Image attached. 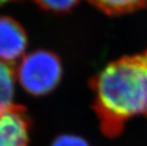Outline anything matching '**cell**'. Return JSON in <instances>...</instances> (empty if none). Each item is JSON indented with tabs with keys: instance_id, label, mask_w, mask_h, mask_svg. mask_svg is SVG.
Returning <instances> with one entry per match:
<instances>
[{
	"instance_id": "8992f818",
	"label": "cell",
	"mask_w": 147,
	"mask_h": 146,
	"mask_svg": "<svg viewBox=\"0 0 147 146\" xmlns=\"http://www.w3.org/2000/svg\"><path fill=\"white\" fill-rule=\"evenodd\" d=\"M107 15H123L147 7V0H87Z\"/></svg>"
},
{
	"instance_id": "3957f363",
	"label": "cell",
	"mask_w": 147,
	"mask_h": 146,
	"mask_svg": "<svg viewBox=\"0 0 147 146\" xmlns=\"http://www.w3.org/2000/svg\"><path fill=\"white\" fill-rule=\"evenodd\" d=\"M28 36L22 25L7 15L0 16V61L13 65L24 57Z\"/></svg>"
},
{
	"instance_id": "9c48e42d",
	"label": "cell",
	"mask_w": 147,
	"mask_h": 146,
	"mask_svg": "<svg viewBox=\"0 0 147 146\" xmlns=\"http://www.w3.org/2000/svg\"><path fill=\"white\" fill-rule=\"evenodd\" d=\"M13 1H18V0H0V6L7 4L9 2H13Z\"/></svg>"
},
{
	"instance_id": "7a4b0ae2",
	"label": "cell",
	"mask_w": 147,
	"mask_h": 146,
	"mask_svg": "<svg viewBox=\"0 0 147 146\" xmlns=\"http://www.w3.org/2000/svg\"><path fill=\"white\" fill-rule=\"evenodd\" d=\"M15 73L25 91L41 97L52 92L60 83L63 66L54 52L38 49L21 59Z\"/></svg>"
},
{
	"instance_id": "6da1fadb",
	"label": "cell",
	"mask_w": 147,
	"mask_h": 146,
	"mask_svg": "<svg viewBox=\"0 0 147 146\" xmlns=\"http://www.w3.org/2000/svg\"><path fill=\"white\" fill-rule=\"evenodd\" d=\"M104 135L116 138L134 117L147 115V48L111 62L89 81Z\"/></svg>"
},
{
	"instance_id": "52a82bcc",
	"label": "cell",
	"mask_w": 147,
	"mask_h": 146,
	"mask_svg": "<svg viewBox=\"0 0 147 146\" xmlns=\"http://www.w3.org/2000/svg\"><path fill=\"white\" fill-rule=\"evenodd\" d=\"M80 0H33L42 10L53 13H67L77 6Z\"/></svg>"
},
{
	"instance_id": "5b68a950",
	"label": "cell",
	"mask_w": 147,
	"mask_h": 146,
	"mask_svg": "<svg viewBox=\"0 0 147 146\" xmlns=\"http://www.w3.org/2000/svg\"><path fill=\"white\" fill-rule=\"evenodd\" d=\"M15 77L13 66L0 61V116L16 105L13 102Z\"/></svg>"
},
{
	"instance_id": "277c9868",
	"label": "cell",
	"mask_w": 147,
	"mask_h": 146,
	"mask_svg": "<svg viewBox=\"0 0 147 146\" xmlns=\"http://www.w3.org/2000/svg\"><path fill=\"white\" fill-rule=\"evenodd\" d=\"M30 130L27 109L16 104L0 116V146H28Z\"/></svg>"
},
{
	"instance_id": "ba28073f",
	"label": "cell",
	"mask_w": 147,
	"mask_h": 146,
	"mask_svg": "<svg viewBox=\"0 0 147 146\" xmlns=\"http://www.w3.org/2000/svg\"><path fill=\"white\" fill-rule=\"evenodd\" d=\"M51 146H90L86 139L75 135H61L57 137Z\"/></svg>"
}]
</instances>
